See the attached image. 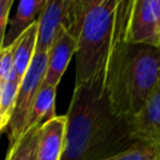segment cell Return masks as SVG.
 Here are the masks:
<instances>
[{
  "label": "cell",
  "instance_id": "cell-1",
  "mask_svg": "<svg viewBox=\"0 0 160 160\" xmlns=\"http://www.w3.org/2000/svg\"><path fill=\"white\" fill-rule=\"evenodd\" d=\"M104 82L98 79L74 88L60 160H108L138 144L129 121L114 111Z\"/></svg>",
  "mask_w": 160,
  "mask_h": 160
},
{
  "label": "cell",
  "instance_id": "cell-2",
  "mask_svg": "<svg viewBox=\"0 0 160 160\" xmlns=\"http://www.w3.org/2000/svg\"><path fill=\"white\" fill-rule=\"evenodd\" d=\"M131 1H120L119 26L106 71L105 90L114 111L128 121L141 109L160 79V46L125 40Z\"/></svg>",
  "mask_w": 160,
  "mask_h": 160
},
{
  "label": "cell",
  "instance_id": "cell-3",
  "mask_svg": "<svg viewBox=\"0 0 160 160\" xmlns=\"http://www.w3.org/2000/svg\"><path fill=\"white\" fill-rule=\"evenodd\" d=\"M120 15L119 0H90L75 49V86L105 80L108 61L115 44Z\"/></svg>",
  "mask_w": 160,
  "mask_h": 160
},
{
  "label": "cell",
  "instance_id": "cell-4",
  "mask_svg": "<svg viewBox=\"0 0 160 160\" xmlns=\"http://www.w3.org/2000/svg\"><path fill=\"white\" fill-rule=\"evenodd\" d=\"M89 2L90 0H46L38 20L35 52H48L60 29L76 39Z\"/></svg>",
  "mask_w": 160,
  "mask_h": 160
},
{
  "label": "cell",
  "instance_id": "cell-5",
  "mask_svg": "<svg viewBox=\"0 0 160 160\" xmlns=\"http://www.w3.org/2000/svg\"><path fill=\"white\" fill-rule=\"evenodd\" d=\"M46 61L48 52H35L25 75L20 81L14 108L6 126L9 136V148L25 132V125L31 105L40 86L44 82Z\"/></svg>",
  "mask_w": 160,
  "mask_h": 160
},
{
  "label": "cell",
  "instance_id": "cell-6",
  "mask_svg": "<svg viewBox=\"0 0 160 160\" xmlns=\"http://www.w3.org/2000/svg\"><path fill=\"white\" fill-rule=\"evenodd\" d=\"M125 40L160 46V0H132Z\"/></svg>",
  "mask_w": 160,
  "mask_h": 160
},
{
  "label": "cell",
  "instance_id": "cell-7",
  "mask_svg": "<svg viewBox=\"0 0 160 160\" xmlns=\"http://www.w3.org/2000/svg\"><path fill=\"white\" fill-rule=\"evenodd\" d=\"M129 129L135 142L160 155V79L141 109L129 120Z\"/></svg>",
  "mask_w": 160,
  "mask_h": 160
},
{
  "label": "cell",
  "instance_id": "cell-8",
  "mask_svg": "<svg viewBox=\"0 0 160 160\" xmlns=\"http://www.w3.org/2000/svg\"><path fill=\"white\" fill-rule=\"evenodd\" d=\"M75 49L76 39L65 29H60L48 51L46 70L42 84L58 88L72 55H75Z\"/></svg>",
  "mask_w": 160,
  "mask_h": 160
},
{
  "label": "cell",
  "instance_id": "cell-9",
  "mask_svg": "<svg viewBox=\"0 0 160 160\" xmlns=\"http://www.w3.org/2000/svg\"><path fill=\"white\" fill-rule=\"evenodd\" d=\"M66 116L56 115L40 126L36 160H60L64 150Z\"/></svg>",
  "mask_w": 160,
  "mask_h": 160
},
{
  "label": "cell",
  "instance_id": "cell-10",
  "mask_svg": "<svg viewBox=\"0 0 160 160\" xmlns=\"http://www.w3.org/2000/svg\"><path fill=\"white\" fill-rule=\"evenodd\" d=\"M45 4L46 0H22L18 2L15 15L8 21L9 28L5 31L2 48L11 46L25 30L38 22Z\"/></svg>",
  "mask_w": 160,
  "mask_h": 160
},
{
  "label": "cell",
  "instance_id": "cell-11",
  "mask_svg": "<svg viewBox=\"0 0 160 160\" xmlns=\"http://www.w3.org/2000/svg\"><path fill=\"white\" fill-rule=\"evenodd\" d=\"M55 98H56V88L42 84L35 96V100L31 105L25 131L32 126L42 125L48 120L56 116L55 112Z\"/></svg>",
  "mask_w": 160,
  "mask_h": 160
},
{
  "label": "cell",
  "instance_id": "cell-12",
  "mask_svg": "<svg viewBox=\"0 0 160 160\" xmlns=\"http://www.w3.org/2000/svg\"><path fill=\"white\" fill-rule=\"evenodd\" d=\"M36 38H38V22L32 24L28 30H25L22 35L12 44L14 71L20 80L25 75L31 62V59L35 54Z\"/></svg>",
  "mask_w": 160,
  "mask_h": 160
},
{
  "label": "cell",
  "instance_id": "cell-13",
  "mask_svg": "<svg viewBox=\"0 0 160 160\" xmlns=\"http://www.w3.org/2000/svg\"><path fill=\"white\" fill-rule=\"evenodd\" d=\"M40 126L41 125H36L28 129L9 148L5 160H36V148Z\"/></svg>",
  "mask_w": 160,
  "mask_h": 160
},
{
  "label": "cell",
  "instance_id": "cell-14",
  "mask_svg": "<svg viewBox=\"0 0 160 160\" xmlns=\"http://www.w3.org/2000/svg\"><path fill=\"white\" fill-rule=\"evenodd\" d=\"M20 81L21 80L16 76L15 71H12L9 79L0 85V115H1V120L6 124V126L14 108Z\"/></svg>",
  "mask_w": 160,
  "mask_h": 160
},
{
  "label": "cell",
  "instance_id": "cell-15",
  "mask_svg": "<svg viewBox=\"0 0 160 160\" xmlns=\"http://www.w3.org/2000/svg\"><path fill=\"white\" fill-rule=\"evenodd\" d=\"M108 160H160V155L149 146L136 144L130 150Z\"/></svg>",
  "mask_w": 160,
  "mask_h": 160
},
{
  "label": "cell",
  "instance_id": "cell-16",
  "mask_svg": "<svg viewBox=\"0 0 160 160\" xmlns=\"http://www.w3.org/2000/svg\"><path fill=\"white\" fill-rule=\"evenodd\" d=\"M14 46H6L0 49V85L9 79L14 71V60H12Z\"/></svg>",
  "mask_w": 160,
  "mask_h": 160
},
{
  "label": "cell",
  "instance_id": "cell-17",
  "mask_svg": "<svg viewBox=\"0 0 160 160\" xmlns=\"http://www.w3.org/2000/svg\"><path fill=\"white\" fill-rule=\"evenodd\" d=\"M12 5H14L12 0H0V49L2 48V41L9 21V14Z\"/></svg>",
  "mask_w": 160,
  "mask_h": 160
},
{
  "label": "cell",
  "instance_id": "cell-18",
  "mask_svg": "<svg viewBox=\"0 0 160 160\" xmlns=\"http://www.w3.org/2000/svg\"><path fill=\"white\" fill-rule=\"evenodd\" d=\"M0 129H1L2 131H4L5 129H6V124H5V122H4L2 120H1V115H0Z\"/></svg>",
  "mask_w": 160,
  "mask_h": 160
},
{
  "label": "cell",
  "instance_id": "cell-19",
  "mask_svg": "<svg viewBox=\"0 0 160 160\" xmlns=\"http://www.w3.org/2000/svg\"><path fill=\"white\" fill-rule=\"evenodd\" d=\"M0 132H2V130H1V129H0Z\"/></svg>",
  "mask_w": 160,
  "mask_h": 160
},
{
  "label": "cell",
  "instance_id": "cell-20",
  "mask_svg": "<svg viewBox=\"0 0 160 160\" xmlns=\"http://www.w3.org/2000/svg\"><path fill=\"white\" fill-rule=\"evenodd\" d=\"M0 134H1V132H0Z\"/></svg>",
  "mask_w": 160,
  "mask_h": 160
}]
</instances>
